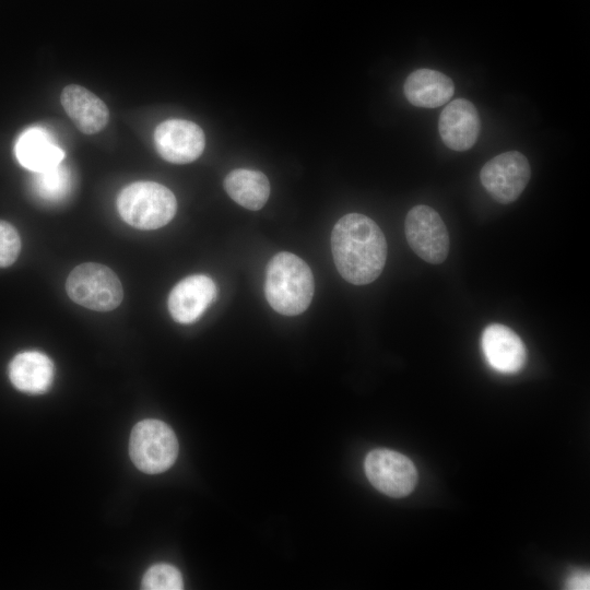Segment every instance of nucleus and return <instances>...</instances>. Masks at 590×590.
Returning <instances> with one entry per match:
<instances>
[{
    "label": "nucleus",
    "instance_id": "f257e3e1",
    "mask_svg": "<svg viewBox=\"0 0 590 590\" xmlns=\"http://www.w3.org/2000/svg\"><path fill=\"white\" fill-rule=\"evenodd\" d=\"M331 250L339 273L354 285L375 281L387 259L382 231L371 219L359 213L345 214L335 223Z\"/></svg>",
    "mask_w": 590,
    "mask_h": 590
},
{
    "label": "nucleus",
    "instance_id": "f03ea898",
    "mask_svg": "<svg viewBox=\"0 0 590 590\" xmlns=\"http://www.w3.org/2000/svg\"><path fill=\"white\" fill-rule=\"evenodd\" d=\"M264 294L269 305L281 315L304 312L314 296L310 268L292 252L276 253L267 267Z\"/></svg>",
    "mask_w": 590,
    "mask_h": 590
},
{
    "label": "nucleus",
    "instance_id": "7ed1b4c3",
    "mask_svg": "<svg viewBox=\"0 0 590 590\" xmlns=\"http://www.w3.org/2000/svg\"><path fill=\"white\" fill-rule=\"evenodd\" d=\"M117 210L132 227L156 229L173 220L177 201L174 193L158 182L135 181L118 194Z\"/></svg>",
    "mask_w": 590,
    "mask_h": 590
},
{
    "label": "nucleus",
    "instance_id": "20e7f679",
    "mask_svg": "<svg viewBox=\"0 0 590 590\" xmlns=\"http://www.w3.org/2000/svg\"><path fill=\"white\" fill-rule=\"evenodd\" d=\"M66 290L74 303L96 311L117 308L123 297L121 283L115 272L94 262L75 267L67 279Z\"/></svg>",
    "mask_w": 590,
    "mask_h": 590
},
{
    "label": "nucleus",
    "instance_id": "39448f33",
    "mask_svg": "<svg viewBox=\"0 0 590 590\" xmlns=\"http://www.w3.org/2000/svg\"><path fill=\"white\" fill-rule=\"evenodd\" d=\"M129 453L134 465L145 473L169 469L178 455V441L173 429L158 420H143L132 428Z\"/></svg>",
    "mask_w": 590,
    "mask_h": 590
},
{
    "label": "nucleus",
    "instance_id": "423d86ee",
    "mask_svg": "<svg viewBox=\"0 0 590 590\" xmlns=\"http://www.w3.org/2000/svg\"><path fill=\"white\" fill-rule=\"evenodd\" d=\"M406 240L412 250L432 264L444 262L449 251V235L440 215L430 206H413L404 222Z\"/></svg>",
    "mask_w": 590,
    "mask_h": 590
},
{
    "label": "nucleus",
    "instance_id": "0eeeda50",
    "mask_svg": "<svg viewBox=\"0 0 590 590\" xmlns=\"http://www.w3.org/2000/svg\"><path fill=\"white\" fill-rule=\"evenodd\" d=\"M531 176L527 157L518 151L496 155L481 169L480 179L492 198L503 204L518 199Z\"/></svg>",
    "mask_w": 590,
    "mask_h": 590
},
{
    "label": "nucleus",
    "instance_id": "6e6552de",
    "mask_svg": "<svg viewBox=\"0 0 590 590\" xmlns=\"http://www.w3.org/2000/svg\"><path fill=\"white\" fill-rule=\"evenodd\" d=\"M365 473L379 492L391 497L409 495L417 483V471L404 455L390 449H374L365 459Z\"/></svg>",
    "mask_w": 590,
    "mask_h": 590
},
{
    "label": "nucleus",
    "instance_id": "1a4fd4ad",
    "mask_svg": "<svg viewBox=\"0 0 590 590\" xmlns=\"http://www.w3.org/2000/svg\"><path fill=\"white\" fill-rule=\"evenodd\" d=\"M154 145L162 158L174 164L196 161L203 152L205 137L202 129L186 119H167L154 130Z\"/></svg>",
    "mask_w": 590,
    "mask_h": 590
},
{
    "label": "nucleus",
    "instance_id": "9d476101",
    "mask_svg": "<svg viewBox=\"0 0 590 590\" xmlns=\"http://www.w3.org/2000/svg\"><path fill=\"white\" fill-rule=\"evenodd\" d=\"M217 287L204 274H193L178 282L169 293L168 310L173 319L188 324L197 321L214 302Z\"/></svg>",
    "mask_w": 590,
    "mask_h": 590
},
{
    "label": "nucleus",
    "instance_id": "9b49d317",
    "mask_svg": "<svg viewBox=\"0 0 590 590\" xmlns=\"http://www.w3.org/2000/svg\"><path fill=\"white\" fill-rule=\"evenodd\" d=\"M481 346L487 363L499 373L515 374L526 364V345L507 326H487L482 333Z\"/></svg>",
    "mask_w": 590,
    "mask_h": 590
},
{
    "label": "nucleus",
    "instance_id": "f8f14e48",
    "mask_svg": "<svg viewBox=\"0 0 590 590\" xmlns=\"http://www.w3.org/2000/svg\"><path fill=\"white\" fill-rule=\"evenodd\" d=\"M442 142L453 151L472 148L480 132V116L476 107L468 99L457 98L442 109L438 120Z\"/></svg>",
    "mask_w": 590,
    "mask_h": 590
},
{
    "label": "nucleus",
    "instance_id": "ddd939ff",
    "mask_svg": "<svg viewBox=\"0 0 590 590\" xmlns=\"http://www.w3.org/2000/svg\"><path fill=\"white\" fill-rule=\"evenodd\" d=\"M60 102L75 127L85 134L97 133L108 123L109 111L105 103L81 85L63 87Z\"/></svg>",
    "mask_w": 590,
    "mask_h": 590
},
{
    "label": "nucleus",
    "instance_id": "4468645a",
    "mask_svg": "<svg viewBox=\"0 0 590 590\" xmlns=\"http://www.w3.org/2000/svg\"><path fill=\"white\" fill-rule=\"evenodd\" d=\"M14 153L19 163L33 173L55 167L64 158L62 149L43 127L25 129L15 142Z\"/></svg>",
    "mask_w": 590,
    "mask_h": 590
},
{
    "label": "nucleus",
    "instance_id": "2eb2a0df",
    "mask_svg": "<svg viewBox=\"0 0 590 590\" xmlns=\"http://www.w3.org/2000/svg\"><path fill=\"white\" fill-rule=\"evenodd\" d=\"M55 367L51 359L38 351L19 353L11 361L9 377L20 391L38 394L46 392L54 380Z\"/></svg>",
    "mask_w": 590,
    "mask_h": 590
},
{
    "label": "nucleus",
    "instance_id": "dca6fc26",
    "mask_svg": "<svg viewBox=\"0 0 590 590\" xmlns=\"http://www.w3.org/2000/svg\"><path fill=\"white\" fill-rule=\"evenodd\" d=\"M403 92L414 106L436 108L448 102L455 92L452 80L436 70L417 69L406 78Z\"/></svg>",
    "mask_w": 590,
    "mask_h": 590
},
{
    "label": "nucleus",
    "instance_id": "f3484780",
    "mask_svg": "<svg viewBox=\"0 0 590 590\" xmlns=\"http://www.w3.org/2000/svg\"><path fill=\"white\" fill-rule=\"evenodd\" d=\"M227 194L239 205L257 211L269 199L270 184L267 176L258 170L237 168L227 174L224 179Z\"/></svg>",
    "mask_w": 590,
    "mask_h": 590
},
{
    "label": "nucleus",
    "instance_id": "a211bd4d",
    "mask_svg": "<svg viewBox=\"0 0 590 590\" xmlns=\"http://www.w3.org/2000/svg\"><path fill=\"white\" fill-rule=\"evenodd\" d=\"M72 186V173L63 163L34 173L31 182L33 193L47 203L63 201L70 194Z\"/></svg>",
    "mask_w": 590,
    "mask_h": 590
},
{
    "label": "nucleus",
    "instance_id": "6ab92c4d",
    "mask_svg": "<svg viewBox=\"0 0 590 590\" xmlns=\"http://www.w3.org/2000/svg\"><path fill=\"white\" fill-rule=\"evenodd\" d=\"M145 590H180L184 588L180 571L169 564H156L144 574L141 582Z\"/></svg>",
    "mask_w": 590,
    "mask_h": 590
},
{
    "label": "nucleus",
    "instance_id": "aec40b11",
    "mask_svg": "<svg viewBox=\"0 0 590 590\" xmlns=\"http://www.w3.org/2000/svg\"><path fill=\"white\" fill-rule=\"evenodd\" d=\"M21 250V238L13 225L0 220V268L11 266Z\"/></svg>",
    "mask_w": 590,
    "mask_h": 590
},
{
    "label": "nucleus",
    "instance_id": "412c9836",
    "mask_svg": "<svg viewBox=\"0 0 590 590\" xmlns=\"http://www.w3.org/2000/svg\"><path fill=\"white\" fill-rule=\"evenodd\" d=\"M566 588L570 590H588L590 588L589 574L586 571L574 573L567 579Z\"/></svg>",
    "mask_w": 590,
    "mask_h": 590
}]
</instances>
